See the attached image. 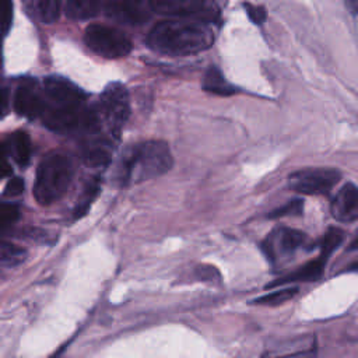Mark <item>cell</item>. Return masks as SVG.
I'll return each mask as SVG.
<instances>
[{
	"label": "cell",
	"instance_id": "cell-30",
	"mask_svg": "<svg viewBox=\"0 0 358 358\" xmlns=\"http://www.w3.org/2000/svg\"><path fill=\"white\" fill-rule=\"evenodd\" d=\"M348 11L354 15H358V0H344Z\"/></svg>",
	"mask_w": 358,
	"mask_h": 358
},
{
	"label": "cell",
	"instance_id": "cell-28",
	"mask_svg": "<svg viewBox=\"0 0 358 358\" xmlns=\"http://www.w3.org/2000/svg\"><path fill=\"white\" fill-rule=\"evenodd\" d=\"M8 112V92L6 88L0 87V119L4 117Z\"/></svg>",
	"mask_w": 358,
	"mask_h": 358
},
{
	"label": "cell",
	"instance_id": "cell-13",
	"mask_svg": "<svg viewBox=\"0 0 358 358\" xmlns=\"http://www.w3.org/2000/svg\"><path fill=\"white\" fill-rule=\"evenodd\" d=\"M327 259H329L327 256L320 253L317 259L305 263L296 271H292L287 275L273 280L270 284H267V288L282 285V284H289V282H298V281H316L323 275Z\"/></svg>",
	"mask_w": 358,
	"mask_h": 358
},
{
	"label": "cell",
	"instance_id": "cell-19",
	"mask_svg": "<svg viewBox=\"0 0 358 358\" xmlns=\"http://www.w3.org/2000/svg\"><path fill=\"white\" fill-rule=\"evenodd\" d=\"M296 294H298V287H285L278 291H273L263 296H259V298L250 301V303L263 305V306H277V305H281V303L292 299Z\"/></svg>",
	"mask_w": 358,
	"mask_h": 358
},
{
	"label": "cell",
	"instance_id": "cell-21",
	"mask_svg": "<svg viewBox=\"0 0 358 358\" xmlns=\"http://www.w3.org/2000/svg\"><path fill=\"white\" fill-rule=\"evenodd\" d=\"M345 238V234L344 231H341L340 228H336V227H331L329 228L323 238H322V242H320V253L330 257L331 253L341 245V242L344 241Z\"/></svg>",
	"mask_w": 358,
	"mask_h": 358
},
{
	"label": "cell",
	"instance_id": "cell-1",
	"mask_svg": "<svg viewBox=\"0 0 358 358\" xmlns=\"http://www.w3.org/2000/svg\"><path fill=\"white\" fill-rule=\"evenodd\" d=\"M214 34L207 21L194 18L158 22L147 36V45L165 56H190L211 48Z\"/></svg>",
	"mask_w": 358,
	"mask_h": 358
},
{
	"label": "cell",
	"instance_id": "cell-22",
	"mask_svg": "<svg viewBox=\"0 0 358 358\" xmlns=\"http://www.w3.org/2000/svg\"><path fill=\"white\" fill-rule=\"evenodd\" d=\"M303 210V201L301 199H294L289 203L270 211L268 218H281L288 215H301Z\"/></svg>",
	"mask_w": 358,
	"mask_h": 358
},
{
	"label": "cell",
	"instance_id": "cell-16",
	"mask_svg": "<svg viewBox=\"0 0 358 358\" xmlns=\"http://www.w3.org/2000/svg\"><path fill=\"white\" fill-rule=\"evenodd\" d=\"M99 192H101V178L95 176L92 180H90V182L87 183V186L84 187L81 196H80L78 200H77L76 208H74V211H73L74 220H80V218H83V217L88 213L91 204H92L94 200L98 197Z\"/></svg>",
	"mask_w": 358,
	"mask_h": 358
},
{
	"label": "cell",
	"instance_id": "cell-6",
	"mask_svg": "<svg viewBox=\"0 0 358 358\" xmlns=\"http://www.w3.org/2000/svg\"><path fill=\"white\" fill-rule=\"evenodd\" d=\"M340 179L341 173L334 168H303L288 176V187L301 194H329Z\"/></svg>",
	"mask_w": 358,
	"mask_h": 358
},
{
	"label": "cell",
	"instance_id": "cell-17",
	"mask_svg": "<svg viewBox=\"0 0 358 358\" xmlns=\"http://www.w3.org/2000/svg\"><path fill=\"white\" fill-rule=\"evenodd\" d=\"M10 145H11V152L15 159V162L20 166H27L31 159V140L25 131H15L10 137Z\"/></svg>",
	"mask_w": 358,
	"mask_h": 358
},
{
	"label": "cell",
	"instance_id": "cell-26",
	"mask_svg": "<svg viewBox=\"0 0 358 358\" xmlns=\"http://www.w3.org/2000/svg\"><path fill=\"white\" fill-rule=\"evenodd\" d=\"M24 190V182L21 178H13L8 180V183L6 185L4 193L7 196H18L21 194Z\"/></svg>",
	"mask_w": 358,
	"mask_h": 358
},
{
	"label": "cell",
	"instance_id": "cell-20",
	"mask_svg": "<svg viewBox=\"0 0 358 358\" xmlns=\"http://www.w3.org/2000/svg\"><path fill=\"white\" fill-rule=\"evenodd\" d=\"M25 255L20 246L0 239V266H17L24 262Z\"/></svg>",
	"mask_w": 358,
	"mask_h": 358
},
{
	"label": "cell",
	"instance_id": "cell-10",
	"mask_svg": "<svg viewBox=\"0 0 358 358\" xmlns=\"http://www.w3.org/2000/svg\"><path fill=\"white\" fill-rule=\"evenodd\" d=\"M43 106V96L38 91L35 81H22L14 95V109L15 112L27 119H36L41 116Z\"/></svg>",
	"mask_w": 358,
	"mask_h": 358
},
{
	"label": "cell",
	"instance_id": "cell-3",
	"mask_svg": "<svg viewBox=\"0 0 358 358\" xmlns=\"http://www.w3.org/2000/svg\"><path fill=\"white\" fill-rule=\"evenodd\" d=\"M71 159L57 151L49 152L38 165L34 196L42 206L57 201L69 189L73 179Z\"/></svg>",
	"mask_w": 358,
	"mask_h": 358
},
{
	"label": "cell",
	"instance_id": "cell-23",
	"mask_svg": "<svg viewBox=\"0 0 358 358\" xmlns=\"http://www.w3.org/2000/svg\"><path fill=\"white\" fill-rule=\"evenodd\" d=\"M18 217H20L18 206L13 203L0 201V229L14 224L18 220Z\"/></svg>",
	"mask_w": 358,
	"mask_h": 358
},
{
	"label": "cell",
	"instance_id": "cell-25",
	"mask_svg": "<svg viewBox=\"0 0 358 358\" xmlns=\"http://www.w3.org/2000/svg\"><path fill=\"white\" fill-rule=\"evenodd\" d=\"M243 7H245V11H246L249 20L253 24L260 25L267 20V10L264 6H253L250 3H245Z\"/></svg>",
	"mask_w": 358,
	"mask_h": 358
},
{
	"label": "cell",
	"instance_id": "cell-12",
	"mask_svg": "<svg viewBox=\"0 0 358 358\" xmlns=\"http://www.w3.org/2000/svg\"><path fill=\"white\" fill-rule=\"evenodd\" d=\"M110 138L105 137H96L87 140L83 144V159L87 165L95 166V168H105L112 157L113 151V143Z\"/></svg>",
	"mask_w": 358,
	"mask_h": 358
},
{
	"label": "cell",
	"instance_id": "cell-5",
	"mask_svg": "<svg viewBox=\"0 0 358 358\" xmlns=\"http://www.w3.org/2000/svg\"><path fill=\"white\" fill-rule=\"evenodd\" d=\"M84 41L92 52L108 59L123 57L131 50V42L122 31L101 24L90 25L85 29Z\"/></svg>",
	"mask_w": 358,
	"mask_h": 358
},
{
	"label": "cell",
	"instance_id": "cell-7",
	"mask_svg": "<svg viewBox=\"0 0 358 358\" xmlns=\"http://www.w3.org/2000/svg\"><path fill=\"white\" fill-rule=\"evenodd\" d=\"M148 3L154 13L165 17L213 21L220 14L214 0H148Z\"/></svg>",
	"mask_w": 358,
	"mask_h": 358
},
{
	"label": "cell",
	"instance_id": "cell-11",
	"mask_svg": "<svg viewBox=\"0 0 358 358\" xmlns=\"http://www.w3.org/2000/svg\"><path fill=\"white\" fill-rule=\"evenodd\" d=\"M331 215L338 222H352L358 220V187L354 183H345L333 197L330 204Z\"/></svg>",
	"mask_w": 358,
	"mask_h": 358
},
{
	"label": "cell",
	"instance_id": "cell-18",
	"mask_svg": "<svg viewBox=\"0 0 358 358\" xmlns=\"http://www.w3.org/2000/svg\"><path fill=\"white\" fill-rule=\"evenodd\" d=\"M66 13L71 18H90L99 10L98 0H64Z\"/></svg>",
	"mask_w": 358,
	"mask_h": 358
},
{
	"label": "cell",
	"instance_id": "cell-8",
	"mask_svg": "<svg viewBox=\"0 0 358 358\" xmlns=\"http://www.w3.org/2000/svg\"><path fill=\"white\" fill-rule=\"evenodd\" d=\"M306 243V235L302 231L278 227L273 229L262 243V250L270 263L277 264L280 262L291 259Z\"/></svg>",
	"mask_w": 358,
	"mask_h": 358
},
{
	"label": "cell",
	"instance_id": "cell-24",
	"mask_svg": "<svg viewBox=\"0 0 358 358\" xmlns=\"http://www.w3.org/2000/svg\"><path fill=\"white\" fill-rule=\"evenodd\" d=\"M13 21V0H0V36L7 35Z\"/></svg>",
	"mask_w": 358,
	"mask_h": 358
},
{
	"label": "cell",
	"instance_id": "cell-31",
	"mask_svg": "<svg viewBox=\"0 0 358 358\" xmlns=\"http://www.w3.org/2000/svg\"><path fill=\"white\" fill-rule=\"evenodd\" d=\"M355 249H358V232H357V236L354 238V241L350 243L348 250H355Z\"/></svg>",
	"mask_w": 358,
	"mask_h": 358
},
{
	"label": "cell",
	"instance_id": "cell-29",
	"mask_svg": "<svg viewBox=\"0 0 358 358\" xmlns=\"http://www.w3.org/2000/svg\"><path fill=\"white\" fill-rule=\"evenodd\" d=\"M10 173V165L6 159V151L4 147L0 144V179L7 176Z\"/></svg>",
	"mask_w": 358,
	"mask_h": 358
},
{
	"label": "cell",
	"instance_id": "cell-2",
	"mask_svg": "<svg viewBox=\"0 0 358 358\" xmlns=\"http://www.w3.org/2000/svg\"><path fill=\"white\" fill-rule=\"evenodd\" d=\"M172 164L173 158L165 141H143L123 152L117 164L116 180L123 186L141 183L166 173Z\"/></svg>",
	"mask_w": 358,
	"mask_h": 358
},
{
	"label": "cell",
	"instance_id": "cell-4",
	"mask_svg": "<svg viewBox=\"0 0 358 358\" xmlns=\"http://www.w3.org/2000/svg\"><path fill=\"white\" fill-rule=\"evenodd\" d=\"M101 112L109 136L119 138L120 130L130 116V98L122 83H110L101 94Z\"/></svg>",
	"mask_w": 358,
	"mask_h": 358
},
{
	"label": "cell",
	"instance_id": "cell-14",
	"mask_svg": "<svg viewBox=\"0 0 358 358\" xmlns=\"http://www.w3.org/2000/svg\"><path fill=\"white\" fill-rule=\"evenodd\" d=\"M201 87L204 91L218 96H229L239 91L238 87H235L234 84L225 80L222 71L215 66H211L207 69V71L203 76Z\"/></svg>",
	"mask_w": 358,
	"mask_h": 358
},
{
	"label": "cell",
	"instance_id": "cell-27",
	"mask_svg": "<svg viewBox=\"0 0 358 358\" xmlns=\"http://www.w3.org/2000/svg\"><path fill=\"white\" fill-rule=\"evenodd\" d=\"M197 273L201 275L203 280H215L220 277V273L215 270V267H211V266L199 267Z\"/></svg>",
	"mask_w": 358,
	"mask_h": 358
},
{
	"label": "cell",
	"instance_id": "cell-15",
	"mask_svg": "<svg viewBox=\"0 0 358 358\" xmlns=\"http://www.w3.org/2000/svg\"><path fill=\"white\" fill-rule=\"evenodd\" d=\"M27 11L41 22L52 24L60 14V0H24Z\"/></svg>",
	"mask_w": 358,
	"mask_h": 358
},
{
	"label": "cell",
	"instance_id": "cell-9",
	"mask_svg": "<svg viewBox=\"0 0 358 358\" xmlns=\"http://www.w3.org/2000/svg\"><path fill=\"white\" fill-rule=\"evenodd\" d=\"M85 92L67 78L50 76L43 81V105L70 108L85 103Z\"/></svg>",
	"mask_w": 358,
	"mask_h": 358
}]
</instances>
